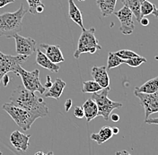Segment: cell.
<instances>
[{"mask_svg": "<svg viewBox=\"0 0 158 155\" xmlns=\"http://www.w3.org/2000/svg\"><path fill=\"white\" fill-rule=\"evenodd\" d=\"M136 97L140 100V104L145 108L146 119H148L150 115L158 112V92L155 93H143V92H134Z\"/></svg>", "mask_w": 158, "mask_h": 155, "instance_id": "obj_8", "label": "cell"}, {"mask_svg": "<svg viewBox=\"0 0 158 155\" xmlns=\"http://www.w3.org/2000/svg\"><path fill=\"white\" fill-rule=\"evenodd\" d=\"M3 110H5L12 119L15 122V124L19 126L20 128L23 130H29L32 124L35 122L37 117L31 115L25 109L15 106L11 103H6L2 106Z\"/></svg>", "mask_w": 158, "mask_h": 155, "instance_id": "obj_6", "label": "cell"}, {"mask_svg": "<svg viewBox=\"0 0 158 155\" xmlns=\"http://www.w3.org/2000/svg\"><path fill=\"white\" fill-rule=\"evenodd\" d=\"M77 1H80V2H82V1H85V0H77Z\"/></svg>", "mask_w": 158, "mask_h": 155, "instance_id": "obj_42", "label": "cell"}, {"mask_svg": "<svg viewBox=\"0 0 158 155\" xmlns=\"http://www.w3.org/2000/svg\"><path fill=\"white\" fill-rule=\"evenodd\" d=\"M113 136L111 127L110 126H102L97 134H92L91 135V139L94 141L97 145H101L103 143L107 142L111 137Z\"/></svg>", "mask_w": 158, "mask_h": 155, "instance_id": "obj_18", "label": "cell"}, {"mask_svg": "<svg viewBox=\"0 0 158 155\" xmlns=\"http://www.w3.org/2000/svg\"><path fill=\"white\" fill-rule=\"evenodd\" d=\"M40 48L46 50V56L54 64H59L65 61L63 54L60 50V47L58 45H49V44H40Z\"/></svg>", "mask_w": 158, "mask_h": 155, "instance_id": "obj_13", "label": "cell"}, {"mask_svg": "<svg viewBox=\"0 0 158 155\" xmlns=\"http://www.w3.org/2000/svg\"><path fill=\"white\" fill-rule=\"evenodd\" d=\"M27 59L28 57L26 56H11L6 55L0 51V84L6 75H7L10 72L14 73L15 67L21 65Z\"/></svg>", "mask_w": 158, "mask_h": 155, "instance_id": "obj_7", "label": "cell"}, {"mask_svg": "<svg viewBox=\"0 0 158 155\" xmlns=\"http://www.w3.org/2000/svg\"><path fill=\"white\" fill-rule=\"evenodd\" d=\"M111 131H112V134L113 135H117L118 134V131H119V129H118V127H111Z\"/></svg>", "mask_w": 158, "mask_h": 155, "instance_id": "obj_37", "label": "cell"}, {"mask_svg": "<svg viewBox=\"0 0 158 155\" xmlns=\"http://www.w3.org/2000/svg\"><path fill=\"white\" fill-rule=\"evenodd\" d=\"M30 135H24L18 130L14 131L10 136V142L17 151L26 152L29 147Z\"/></svg>", "mask_w": 158, "mask_h": 155, "instance_id": "obj_11", "label": "cell"}, {"mask_svg": "<svg viewBox=\"0 0 158 155\" xmlns=\"http://www.w3.org/2000/svg\"><path fill=\"white\" fill-rule=\"evenodd\" d=\"M71 107H72V100L69 99V100H67V101L65 103V108H66V111L67 112L69 111V109L71 108Z\"/></svg>", "mask_w": 158, "mask_h": 155, "instance_id": "obj_31", "label": "cell"}, {"mask_svg": "<svg viewBox=\"0 0 158 155\" xmlns=\"http://www.w3.org/2000/svg\"><path fill=\"white\" fill-rule=\"evenodd\" d=\"M14 73L22 78L23 87L31 92H38L40 94H43L46 92V88L41 84L40 80V71L34 69L33 71H26L21 67V65L16 66Z\"/></svg>", "mask_w": 158, "mask_h": 155, "instance_id": "obj_5", "label": "cell"}, {"mask_svg": "<svg viewBox=\"0 0 158 155\" xmlns=\"http://www.w3.org/2000/svg\"><path fill=\"white\" fill-rule=\"evenodd\" d=\"M29 5V11L31 14H36V8L42 5L41 0H26Z\"/></svg>", "mask_w": 158, "mask_h": 155, "instance_id": "obj_27", "label": "cell"}, {"mask_svg": "<svg viewBox=\"0 0 158 155\" xmlns=\"http://www.w3.org/2000/svg\"><path fill=\"white\" fill-rule=\"evenodd\" d=\"M23 4L17 11L13 13L0 14V37L12 38L23 30V19L26 14Z\"/></svg>", "mask_w": 158, "mask_h": 155, "instance_id": "obj_2", "label": "cell"}, {"mask_svg": "<svg viewBox=\"0 0 158 155\" xmlns=\"http://www.w3.org/2000/svg\"><path fill=\"white\" fill-rule=\"evenodd\" d=\"M46 79H47V80H46V84H45L44 87L47 89V88L50 87V86L52 85V84H53V83L51 82V78H50V76H49V75H47Z\"/></svg>", "mask_w": 158, "mask_h": 155, "instance_id": "obj_32", "label": "cell"}, {"mask_svg": "<svg viewBox=\"0 0 158 155\" xmlns=\"http://www.w3.org/2000/svg\"><path fill=\"white\" fill-rule=\"evenodd\" d=\"M69 16L75 23L80 26L82 31L85 29L84 26V22L82 17V13L74 3V0H69Z\"/></svg>", "mask_w": 158, "mask_h": 155, "instance_id": "obj_17", "label": "cell"}, {"mask_svg": "<svg viewBox=\"0 0 158 155\" xmlns=\"http://www.w3.org/2000/svg\"><path fill=\"white\" fill-rule=\"evenodd\" d=\"M82 108L84 110V116L87 122H90L91 120H93L96 116H98V108H97L95 101L92 98L87 99L85 101V103L83 104Z\"/></svg>", "mask_w": 158, "mask_h": 155, "instance_id": "obj_16", "label": "cell"}, {"mask_svg": "<svg viewBox=\"0 0 158 155\" xmlns=\"http://www.w3.org/2000/svg\"><path fill=\"white\" fill-rule=\"evenodd\" d=\"M115 155H131L129 153H128V151H126V150H123V151H118Z\"/></svg>", "mask_w": 158, "mask_h": 155, "instance_id": "obj_36", "label": "cell"}, {"mask_svg": "<svg viewBox=\"0 0 158 155\" xmlns=\"http://www.w3.org/2000/svg\"><path fill=\"white\" fill-rule=\"evenodd\" d=\"M2 154H3V153H2V152L0 151V155H2Z\"/></svg>", "mask_w": 158, "mask_h": 155, "instance_id": "obj_43", "label": "cell"}, {"mask_svg": "<svg viewBox=\"0 0 158 155\" xmlns=\"http://www.w3.org/2000/svg\"><path fill=\"white\" fill-rule=\"evenodd\" d=\"M124 63V60L121 59L120 58H118V56L115 55V53L110 52L108 55V60H107V67L106 69L110 70L112 68L118 67L121 64Z\"/></svg>", "mask_w": 158, "mask_h": 155, "instance_id": "obj_24", "label": "cell"}, {"mask_svg": "<svg viewBox=\"0 0 158 155\" xmlns=\"http://www.w3.org/2000/svg\"><path fill=\"white\" fill-rule=\"evenodd\" d=\"M47 155H54V154H53V153H52V152H49V153H47Z\"/></svg>", "mask_w": 158, "mask_h": 155, "instance_id": "obj_40", "label": "cell"}, {"mask_svg": "<svg viewBox=\"0 0 158 155\" xmlns=\"http://www.w3.org/2000/svg\"><path fill=\"white\" fill-rule=\"evenodd\" d=\"M66 87V83L61 79L57 78L52 85L49 88L48 92H45L43 95L46 98H53L55 100H59L63 93V91Z\"/></svg>", "mask_w": 158, "mask_h": 155, "instance_id": "obj_14", "label": "cell"}, {"mask_svg": "<svg viewBox=\"0 0 158 155\" xmlns=\"http://www.w3.org/2000/svg\"><path fill=\"white\" fill-rule=\"evenodd\" d=\"M124 63L128 65L129 67H138L139 66H141L143 63H147V59L144 58V57L138 56V57H135V58H129V59H127V60H124Z\"/></svg>", "mask_w": 158, "mask_h": 155, "instance_id": "obj_25", "label": "cell"}, {"mask_svg": "<svg viewBox=\"0 0 158 155\" xmlns=\"http://www.w3.org/2000/svg\"><path fill=\"white\" fill-rule=\"evenodd\" d=\"M135 92L148 93V94L155 93V92H158V76L153 78V79H150L149 81L146 82L141 86L136 87Z\"/></svg>", "mask_w": 158, "mask_h": 155, "instance_id": "obj_20", "label": "cell"}, {"mask_svg": "<svg viewBox=\"0 0 158 155\" xmlns=\"http://www.w3.org/2000/svg\"><path fill=\"white\" fill-rule=\"evenodd\" d=\"M9 100L11 104L25 109L37 118L48 116L49 114V108L43 100L23 86L16 88L13 92Z\"/></svg>", "mask_w": 158, "mask_h": 155, "instance_id": "obj_1", "label": "cell"}, {"mask_svg": "<svg viewBox=\"0 0 158 155\" xmlns=\"http://www.w3.org/2000/svg\"><path fill=\"white\" fill-rule=\"evenodd\" d=\"M154 14L156 17H158V8H156V9L155 10L154 12H153V14Z\"/></svg>", "mask_w": 158, "mask_h": 155, "instance_id": "obj_38", "label": "cell"}, {"mask_svg": "<svg viewBox=\"0 0 158 155\" xmlns=\"http://www.w3.org/2000/svg\"><path fill=\"white\" fill-rule=\"evenodd\" d=\"M34 155H47V153H43V152H37Z\"/></svg>", "mask_w": 158, "mask_h": 155, "instance_id": "obj_39", "label": "cell"}, {"mask_svg": "<svg viewBox=\"0 0 158 155\" xmlns=\"http://www.w3.org/2000/svg\"><path fill=\"white\" fill-rule=\"evenodd\" d=\"M123 5L127 6L133 14V15L136 17L138 22L141 19L140 15V2L139 0H121Z\"/></svg>", "mask_w": 158, "mask_h": 155, "instance_id": "obj_21", "label": "cell"}, {"mask_svg": "<svg viewBox=\"0 0 158 155\" xmlns=\"http://www.w3.org/2000/svg\"><path fill=\"white\" fill-rule=\"evenodd\" d=\"M13 38L15 40V49L16 53L21 56L29 57L36 52L37 50V43L31 38H25L21 36L18 33L15 34Z\"/></svg>", "mask_w": 158, "mask_h": 155, "instance_id": "obj_10", "label": "cell"}, {"mask_svg": "<svg viewBox=\"0 0 158 155\" xmlns=\"http://www.w3.org/2000/svg\"><path fill=\"white\" fill-rule=\"evenodd\" d=\"M102 88L94 80H90V81H85L83 83V89L82 92L83 93H94L98 92Z\"/></svg>", "mask_w": 158, "mask_h": 155, "instance_id": "obj_22", "label": "cell"}, {"mask_svg": "<svg viewBox=\"0 0 158 155\" xmlns=\"http://www.w3.org/2000/svg\"><path fill=\"white\" fill-rule=\"evenodd\" d=\"M156 9V7L153 3L149 2L148 0L142 2L140 4V15H141V18L152 14L153 12Z\"/></svg>", "mask_w": 158, "mask_h": 155, "instance_id": "obj_23", "label": "cell"}, {"mask_svg": "<svg viewBox=\"0 0 158 155\" xmlns=\"http://www.w3.org/2000/svg\"><path fill=\"white\" fill-rule=\"evenodd\" d=\"M94 32L95 29L94 27L82 31L77 43V48L74 53V58L77 59L84 53L94 54L97 50L102 49V47L99 45L98 39H96Z\"/></svg>", "mask_w": 158, "mask_h": 155, "instance_id": "obj_4", "label": "cell"}, {"mask_svg": "<svg viewBox=\"0 0 158 155\" xmlns=\"http://www.w3.org/2000/svg\"><path fill=\"white\" fill-rule=\"evenodd\" d=\"M15 0H0V8L5 7L6 6H7L8 4L11 3H15Z\"/></svg>", "mask_w": 158, "mask_h": 155, "instance_id": "obj_29", "label": "cell"}, {"mask_svg": "<svg viewBox=\"0 0 158 155\" xmlns=\"http://www.w3.org/2000/svg\"><path fill=\"white\" fill-rule=\"evenodd\" d=\"M74 116H76L77 118H83L85 117L84 116V110L82 107H76L75 110H74Z\"/></svg>", "mask_w": 158, "mask_h": 155, "instance_id": "obj_28", "label": "cell"}, {"mask_svg": "<svg viewBox=\"0 0 158 155\" xmlns=\"http://www.w3.org/2000/svg\"><path fill=\"white\" fill-rule=\"evenodd\" d=\"M110 92V87L102 89L98 92L92 93V99L95 101L98 108V116L103 117L105 121L110 119V115L116 108H120L122 104L119 102L113 101L108 98V93Z\"/></svg>", "mask_w": 158, "mask_h": 155, "instance_id": "obj_3", "label": "cell"}, {"mask_svg": "<svg viewBox=\"0 0 158 155\" xmlns=\"http://www.w3.org/2000/svg\"><path fill=\"white\" fill-rule=\"evenodd\" d=\"M146 123L147 124H155V125H158V117H148V119H146Z\"/></svg>", "mask_w": 158, "mask_h": 155, "instance_id": "obj_30", "label": "cell"}, {"mask_svg": "<svg viewBox=\"0 0 158 155\" xmlns=\"http://www.w3.org/2000/svg\"><path fill=\"white\" fill-rule=\"evenodd\" d=\"M117 0H96V4L103 17H108L114 13Z\"/></svg>", "mask_w": 158, "mask_h": 155, "instance_id": "obj_19", "label": "cell"}, {"mask_svg": "<svg viewBox=\"0 0 158 155\" xmlns=\"http://www.w3.org/2000/svg\"><path fill=\"white\" fill-rule=\"evenodd\" d=\"M144 1H146V0H139V2H140V4H141L142 2H144Z\"/></svg>", "mask_w": 158, "mask_h": 155, "instance_id": "obj_41", "label": "cell"}, {"mask_svg": "<svg viewBox=\"0 0 158 155\" xmlns=\"http://www.w3.org/2000/svg\"><path fill=\"white\" fill-rule=\"evenodd\" d=\"M3 83H4V85L5 86H6L7 84H8V83H9V81H10V79H9V76L7 75H6L4 77H3Z\"/></svg>", "mask_w": 158, "mask_h": 155, "instance_id": "obj_35", "label": "cell"}, {"mask_svg": "<svg viewBox=\"0 0 158 155\" xmlns=\"http://www.w3.org/2000/svg\"><path fill=\"white\" fill-rule=\"evenodd\" d=\"M36 63L43 68L49 70L52 73H58L60 69L58 64L52 63L49 58H47V56L43 52H41L40 49L36 50Z\"/></svg>", "mask_w": 158, "mask_h": 155, "instance_id": "obj_15", "label": "cell"}, {"mask_svg": "<svg viewBox=\"0 0 158 155\" xmlns=\"http://www.w3.org/2000/svg\"><path fill=\"white\" fill-rule=\"evenodd\" d=\"M110 118L111 119V121L112 122H118V120H119V116H118V114H110Z\"/></svg>", "mask_w": 158, "mask_h": 155, "instance_id": "obj_33", "label": "cell"}, {"mask_svg": "<svg viewBox=\"0 0 158 155\" xmlns=\"http://www.w3.org/2000/svg\"><path fill=\"white\" fill-rule=\"evenodd\" d=\"M115 55L118 56V58H120L123 60H127L129 58H135V57H138V55L132 51V50H129V49H121V50H118L117 52H115Z\"/></svg>", "mask_w": 158, "mask_h": 155, "instance_id": "obj_26", "label": "cell"}, {"mask_svg": "<svg viewBox=\"0 0 158 155\" xmlns=\"http://www.w3.org/2000/svg\"><path fill=\"white\" fill-rule=\"evenodd\" d=\"M139 22L141 23V25H143V26H148V24H149V20L148 18H146V17H142L140 21H139Z\"/></svg>", "mask_w": 158, "mask_h": 155, "instance_id": "obj_34", "label": "cell"}, {"mask_svg": "<svg viewBox=\"0 0 158 155\" xmlns=\"http://www.w3.org/2000/svg\"><path fill=\"white\" fill-rule=\"evenodd\" d=\"M92 76L94 80L98 83V84L102 88H107L110 85V77L105 66L102 67H93L92 68Z\"/></svg>", "mask_w": 158, "mask_h": 155, "instance_id": "obj_12", "label": "cell"}, {"mask_svg": "<svg viewBox=\"0 0 158 155\" xmlns=\"http://www.w3.org/2000/svg\"><path fill=\"white\" fill-rule=\"evenodd\" d=\"M113 14L117 16V18L120 22V27H119L120 32L124 35L131 34L135 29L132 12L127 6H124L121 9L117 12H114Z\"/></svg>", "mask_w": 158, "mask_h": 155, "instance_id": "obj_9", "label": "cell"}]
</instances>
